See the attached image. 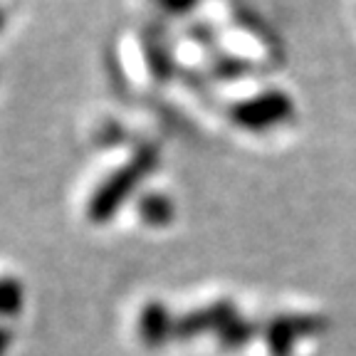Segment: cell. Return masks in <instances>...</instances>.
Here are the masks:
<instances>
[{"label":"cell","mask_w":356,"mask_h":356,"mask_svg":"<svg viewBox=\"0 0 356 356\" xmlns=\"http://www.w3.org/2000/svg\"><path fill=\"white\" fill-rule=\"evenodd\" d=\"M292 111H295L292 99L280 89H270V92H262L260 97L245 102L238 109V119L240 124L250 129H270L287 122L292 117Z\"/></svg>","instance_id":"cell-1"}]
</instances>
